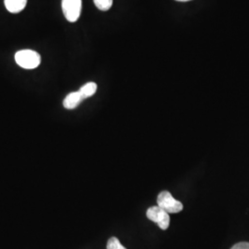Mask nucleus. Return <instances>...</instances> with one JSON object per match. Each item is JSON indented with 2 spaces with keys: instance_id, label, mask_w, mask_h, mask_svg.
<instances>
[{
  "instance_id": "1",
  "label": "nucleus",
  "mask_w": 249,
  "mask_h": 249,
  "mask_svg": "<svg viewBox=\"0 0 249 249\" xmlns=\"http://www.w3.org/2000/svg\"><path fill=\"white\" fill-rule=\"evenodd\" d=\"M15 61L22 69L34 70L40 65L41 55L34 50H20L15 53Z\"/></svg>"
},
{
  "instance_id": "2",
  "label": "nucleus",
  "mask_w": 249,
  "mask_h": 249,
  "mask_svg": "<svg viewBox=\"0 0 249 249\" xmlns=\"http://www.w3.org/2000/svg\"><path fill=\"white\" fill-rule=\"evenodd\" d=\"M157 206L167 213H178L183 210V204L168 191H161L157 197Z\"/></svg>"
},
{
  "instance_id": "3",
  "label": "nucleus",
  "mask_w": 249,
  "mask_h": 249,
  "mask_svg": "<svg viewBox=\"0 0 249 249\" xmlns=\"http://www.w3.org/2000/svg\"><path fill=\"white\" fill-rule=\"evenodd\" d=\"M81 8V0H62L63 14L70 22H76L79 19Z\"/></svg>"
},
{
  "instance_id": "4",
  "label": "nucleus",
  "mask_w": 249,
  "mask_h": 249,
  "mask_svg": "<svg viewBox=\"0 0 249 249\" xmlns=\"http://www.w3.org/2000/svg\"><path fill=\"white\" fill-rule=\"evenodd\" d=\"M147 218L157 223L161 230H166L170 225L169 213L160 209L159 206H153L148 209Z\"/></svg>"
},
{
  "instance_id": "5",
  "label": "nucleus",
  "mask_w": 249,
  "mask_h": 249,
  "mask_svg": "<svg viewBox=\"0 0 249 249\" xmlns=\"http://www.w3.org/2000/svg\"><path fill=\"white\" fill-rule=\"evenodd\" d=\"M84 99L81 96L80 91H73L69 93L63 101V106L66 109L72 110L79 107Z\"/></svg>"
},
{
  "instance_id": "6",
  "label": "nucleus",
  "mask_w": 249,
  "mask_h": 249,
  "mask_svg": "<svg viewBox=\"0 0 249 249\" xmlns=\"http://www.w3.org/2000/svg\"><path fill=\"white\" fill-rule=\"evenodd\" d=\"M5 7L10 13H18L25 9L27 0H4Z\"/></svg>"
},
{
  "instance_id": "7",
  "label": "nucleus",
  "mask_w": 249,
  "mask_h": 249,
  "mask_svg": "<svg viewBox=\"0 0 249 249\" xmlns=\"http://www.w3.org/2000/svg\"><path fill=\"white\" fill-rule=\"evenodd\" d=\"M96 90H97V84L95 82H88L84 84L82 87H80V89H79L81 96L84 100L91 97L96 92Z\"/></svg>"
},
{
  "instance_id": "8",
  "label": "nucleus",
  "mask_w": 249,
  "mask_h": 249,
  "mask_svg": "<svg viewBox=\"0 0 249 249\" xmlns=\"http://www.w3.org/2000/svg\"><path fill=\"white\" fill-rule=\"evenodd\" d=\"M94 5L102 11H107L113 6V0H93Z\"/></svg>"
},
{
  "instance_id": "9",
  "label": "nucleus",
  "mask_w": 249,
  "mask_h": 249,
  "mask_svg": "<svg viewBox=\"0 0 249 249\" xmlns=\"http://www.w3.org/2000/svg\"><path fill=\"white\" fill-rule=\"evenodd\" d=\"M107 249H126L124 248L120 241L118 240L116 237H111L108 242H107Z\"/></svg>"
},
{
  "instance_id": "10",
  "label": "nucleus",
  "mask_w": 249,
  "mask_h": 249,
  "mask_svg": "<svg viewBox=\"0 0 249 249\" xmlns=\"http://www.w3.org/2000/svg\"><path fill=\"white\" fill-rule=\"evenodd\" d=\"M231 249H249V243L241 242L238 244H235Z\"/></svg>"
},
{
  "instance_id": "11",
  "label": "nucleus",
  "mask_w": 249,
  "mask_h": 249,
  "mask_svg": "<svg viewBox=\"0 0 249 249\" xmlns=\"http://www.w3.org/2000/svg\"><path fill=\"white\" fill-rule=\"evenodd\" d=\"M176 1H179V2H187V1H191V0H176Z\"/></svg>"
}]
</instances>
